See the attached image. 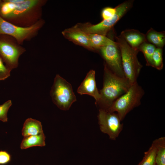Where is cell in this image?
<instances>
[{"mask_svg": "<svg viewBox=\"0 0 165 165\" xmlns=\"http://www.w3.org/2000/svg\"><path fill=\"white\" fill-rule=\"evenodd\" d=\"M156 47L147 41L142 43L138 48V50L143 54L146 61V65L152 66V57Z\"/></svg>", "mask_w": 165, "mask_h": 165, "instance_id": "obj_19", "label": "cell"}, {"mask_svg": "<svg viewBox=\"0 0 165 165\" xmlns=\"http://www.w3.org/2000/svg\"><path fill=\"white\" fill-rule=\"evenodd\" d=\"M144 93V90L137 82L131 85L128 90L106 110L116 112L122 121L129 112L140 105Z\"/></svg>", "mask_w": 165, "mask_h": 165, "instance_id": "obj_4", "label": "cell"}, {"mask_svg": "<svg viewBox=\"0 0 165 165\" xmlns=\"http://www.w3.org/2000/svg\"><path fill=\"white\" fill-rule=\"evenodd\" d=\"M116 13L115 8L107 7L102 9L101 16L103 20H107L112 18Z\"/></svg>", "mask_w": 165, "mask_h": 165, "instance_id": "obj_24", "label": "cell"}, {"mask_svg": "<svg viewBox=\"0 0 165 165\" xmlns=\"http://www.w3.org/2000/svg\"><path fill=\"white\" fill-rule=\"evenodd\" d=\"M157 145L155 163L156 165H165V138L157 139Z\"/></svg>", "mask_w": 165, "mask_h": 165, "instance_id": "obj_20", "label": "cell"}, {"mask_svg": "<svg viewBox=\"0 0 165 165\" xmlns=\"http://www.w3.org/2000/svg\"><path fill=\"white\" fill-rule=\"evenodd\" d=\"M131 84L125 77L112 72L105 64L103 86L100 90V98L96 104L100 109H108L114 101L128 90Z\"/></svg>", "mask_w": 165, "mask_h": 165, "instance_id": "obj_2", "label": "cell"}, {"mask_svg": "<svg viewBox=\"0 0 165 165\" xmlns=\"http://www.w3.org/2000/svg\"><path fill=\"white\" fill-rule=\"evenodd\" d=\"M134 1H125L116 6V13L112 18L102 20L96 24L89 23H78L76 26L87 33L96 34L106 36L118 21L132 8Z\"/></svg>", "mask_w": 165, "mask_h": 165, "instance_id": "obj_5", "label": "cell"}, {"mask_svg": "<svg viewBox=\"0 0 165 165\" xmlns=\"http://www.w3.org/2000/svg\"><path fill=\"white\" fill-rule=\"evenodd\" d=\"M11 160L10 155L7 151H0V165H4L9 163Z\"/></svg>", "mask_w": 165, "mask_h": 165, "instance_id": "obj_25", "label": "cell"}, {"mask_svg": "<svg viewBox=\"0 0 165 165\" xmlns=\"http://www.w3.org/2000/svg\"><path fill=\"white\" fill-rule=\"evenodd\" d=\"M46 0H0V17L18 26L30 27L42 19Z\"/></svg>", "mask_w": 165, "mask_h": 165, "instance_id": "obj_1", "label": "cell"}, {"mask_svg": "<svg viewBox=\"0 0 165 165\" xmlns=\"http://www.w3.org/2000/svg\"><path fill=\"white\" fill-rule=\"evenodd\" d=\"M147 42L153 45L156 48H162L165 44V33L158 32L152 28L149 30L145 34Z\"/></svg>", "mask_w": 165, "mask_h": 165, "instance_id": "obj_16", "label": "cell"}, {"mask_svg": "<svg viewBox=\"0 0 165 165\" xmlns=\"http://www.w3.org/2000/svg\"><path fill=\"white\" fill-rule=\"evenodd\" d=\"M11 71L0 57V81L4 80L9 77Z\"/></svg>", "mask_w": 165, "mask_h": 165, "instance_id": "obj_23", "label": "cell"}, {"mask_svg": "<svg viewBox=\"0 0 165 165\" xmlns=\"http://www.w3.org/2000/svg\"><path fill=\"white\" fill-rule=\"evenodd\" d=\"M115 39L120 51L125 77L132 85L137 82L142 68L137 57L139 51L131 48L120 35L116 36Z\"/></svg>", "mask_w": 165, "mask_h": 165, "instance_id": "obj_3", "label": "cell"}, {"mask_svg": "<svg viewBox=\"0 0 165 165\" xmlns=\"http://www.w3.org/2000/svg\"><path fill=\"white\" fill-rule=\"evenodd\" d=\"M62 34L65 38L69 41L92 50L87 34L76 25L65 29L62 31Z\"/></svg>", "mask_w": 165, "mask_h": 165, "instance_id": "obj_12", "label": "cell"}, {"mask_svg": "<svg viewBox=\"0 0 165 165\" xmlns=\"http://www.w3.org/2000/svg\"><path fill=\"white\" fill-rule=\"evenodd\" d=\"M26 51L12 37L0 35V57L11 71L17 68L20 57Z\"/></svg>", "mask_w": 165, "mask_h": 165, "instance_id": "obj_7", "label": "cell"}, {"mask_svg": "<svg viewBox=\"0 0 165 165\" xmlns=\"http://www.w3.org/2000/svg\"><path fill=\"white\" fill-rule=\"evenodd\" d=\"M155 165H156V164Z\"/></svg>", "mask_w": 165, "mask_h": 165, "instance_id": "obj_26", "label": "cell"}, {"mask_svg": "<svg viewBox=\"0 0 165 165\" xmlns=\"http://www.w3.org/2000/svg\"><path fill=\"white\" fill-rule=\"evenodd\" d=\"M95 71L90 70L78 88L77 92L81 95L88 94L95 100L96 104L99 101L100 95L97 88L95 78Z\"/></svg>", "mask_w": 165, "mask_h": 165, "instance_id": "obj_11", "label": "cell"}, {"mask_svg": "<svg viewBox=\"0 0 165 165\" xmlns=\"http://www.w3.org/2000/svg\"><path fill=\"white\" fill-rule=\"evenodd\" d=\"M45 23L42 18L30 27H24L13 25L0 17V35L11 36L22 46L24 42L31 41L37 36Z\"/></svg>", "mask_w": 165, "mask_h": 165, "instance_id": "obj_6", "label": "cell"}, {"mask_svg": "<svg viewBox=\"0 0 165 165\" xmlns=\"http://www.w3.org/2000/svg\"><path fill=\"white\" fill-rule=\"evenodd\" d=\"M101 130L107 134L110 138L115 140L123 130V124L117 114L115 112L100 109L98 116Z\"/></svg>", "mask_w": 165, "mask_h": 165, "instance_id": "obj_9", "label": "cell"}, {"mask_svg": "<svg viewBox=\"0 0 165 165\" xmlns=\"http://www.w3.org/2000/svg\"><path fill=\"white\" fill-rule=\"evenodd\" d=\"M152 67L161 70L163 68L162 48H156L152 57Z\"/></svg>", "mask_w": 165, "mask_h": 165, "instance_id": "obj_21", "label": "cell"}, {"mask_svg": "<svg viewBox=\"0 0 165 165\" xmlns=\"http://www.w3.org/2000/svg\"><path fill=\"white\" fill-rule=\"evenodd\" d=\"M12 105V101L11 100H8L0 105V121L3 122H7L8 112Z\"/></svg>", "mask_w": 165, "mask_h": 165, "instance_id": "obj_22", "label": "cell"}, {"mask_svg": "<svg viewBox=\"0 0 165 165\" xmlns=\"http://www.w3.org/2000/svg\"><path fill=\"white\" fill-rule=\"evenodd\" d=\"M21 133L24 137L43 133L41 123L31 118L27 119L24 123Z\"/></svg>", "mask_w": 165, "mask_h": 165, "instance_id": "obj_14", "label": "cell"}, {"mask_svg": "<svg viewBox=\"0 0 165 165\" xmlns=\"http://www.w3.org/2000/svg\"><path fill=\"white\" fill-rule=\"evenodd\" d=\"M120 35L131 48L138 51L139 46L146 41L145 34L137 30L127 29Z\"/></svg>", "mask_w": 165, "mask_h": 165, "instance_id": "obj_13", "label": "cell"}, {"mask_svg": "<svg viewBox=\"0 0 165 165\" xmlns=\"http://www.w3.org/2000/svg\"><path fill=\"white\" fill-rule=\"evenodd\" d=\"M87 34L92 50H99L101 47L114 41L105 36L96 34Z\"/></svg>", "mask_w": 165, "mask_h": 165, "instance_id": "obj_17", "label": "cell"}, {"mask_svg": "<svg viewBox=\"0 0 165 165\" xmlns=\"http://www.w3.org/2000/svg\"><path fill=\"white\" fill-rule=\"evenodd\" d=\"M99 51L108 68L118 76L125 77L123 69L121 52L116 43L114 41L101 47Z\"/></svg>", "mask_w": 165, "mask_h": 165, "instance_id": "obj_10", "label": "cell"}, {"mask_svg": "<svg viewBox=\"0 0 165 165\" xmlns=\"http://www.w3.org/2000/svg\"><path fill=\"white\" fill-rule=\"evenodd\" d=\"M50 95L53 103L64 110L69 109L76 100L71 84L59 75L55 78Z\"/></svg>", "mask_w": 165, "mask_h": 165, "instance_id": "obj_8", "label": "cell"}, {"mask_svg": "<svg viewBox=\"0 0 165 165\" xmlns=\"http://www.w3.org/2000/svg\"><path fill=\"white\" fill-rule=\"evenodd\" d=\"M157 145V139L153 142L148 150L145 152L142 160L138 165H155Z\"/></svg>", "mask_w": 165, "mask_h": 165, "instance_id": "obj_18", "label": "cell"}, {"mask_svg": "<svg viewBox=\"0 0 165 165\" xmlns=\"http://www.w3.org/2000/svg\"><path fill=\"white\" fill-rule=\"evenodd\" d=\"M45 138L44 133L24 137L20 143V148L25 149L33 147L44 146L46 145Z\"/></svg>", "mask_w": 165, "mask_h": 165, "instance_id": "obj_15", "label": "cell"}]
</instances>
